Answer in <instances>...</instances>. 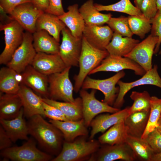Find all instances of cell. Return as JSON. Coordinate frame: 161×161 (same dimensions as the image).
Masks as SVG:
<instances>
[{
	"mask_svg": "<svg viewBox=\"0 0 161 161\" xmlns=\"http://www.w3.org/2000/svg\"><path fill=\"white\" fill-rule=\"evenodd\" d=\"M143 0H134L135 6L139 9Z\"/></svg>",
	"mask_w": 161,
	"mask_h": 161,
	"instance_id": "obj_48",
	"label": "cell"
},
{
	"mask_svg": "<svg viewBox=\"0 0 161 161\" xmlns=\"http://www.w3.org/2000/svg\"><path fill=\"white\" fill-rule=\"evenodd\" d=\"M22 84L43 96L49 98L48 76L38 72L31 65L22 73Z\"/></svg>",
	"mask_w": 161,
	"mask_h": 161,
	"instance_id": "obj_20",
	"label": "cell"
},
{
	"mask_svg": "<svg viewBox=\"0 0 161 161\" xmlns=\"http://www.w3.org/2000/svg\"><path fill=\"white\" fill-rule=\"evenodd\" d=\"M161 115V98L151 96L150 109L145 129L141 137L145 139L150 132L156 129Z\"/></svg>",
	"mask_w": 161,
	"mask_h": 161,
	"instance_id": "obj_34",
	"label": "cell"
},
{
	"mask_svg": "<svg viewBox=\"0 0 161 161\" xmlns=\"http://www.w3.org/2000/svg\"><path fill=\"white\" fill-rule=\"evenodd\" d=\"M29 2H31V0H0V8L10 15L18 5Z\"/></svg>",
	"mask_w": 161,
	"mask_h": 161,
	"instance_id": "obj_43",
	"label": "cell"
},
{
	"mask_svg": "<svg viewBox=\"0 0 161 161\" xmlns=\"http://www.w3.org/2000/svg\"><path fill=\"white\" fill-rule=\"evenodd\" d=\"M102 145L91 156L89 161H113L121 160L134 161L136 160L132 149L126 143L113 145Z\"/></svg>",
	"mask_w": 161,
	"mask_h": 161,
	"instance_id": "obj_13",
	"label": "cell"
},
{
	"mask_svg": "<svg viewBox=\"0 0 161 161\" xmlns=\"http://www.w3.org/2000/svg\"><path fill=\"white\" fill-rule=\"evenodd\" d=\"M33 42L32 33L27 31L24 32L21 44L14 52L7 66L21 74L31 65L37 53Z\"/></svg>",
	"mask_w": 161,
	"mask_h": 161,
	"instance_id": "obj_9",
	"label": "cell"
},
{
	"mask_svg": "<svg viewBox=\"0 0 161 161\" xmlns=\"http://www.w3.org/2000/svg\"><path fill=\"white\" fill-rule=\"evenodd\" d=\"M151 161H161V153L154 154L151 158Z\"/></svg>",
	"mask_w": 161,
	"mask_h": 161,
	"instance_id": "obj_47",
	"label": "cell"
},
{
	"mask_svg": "<svg viewBox=\"0 0 161 161\" xmlns=\"http://www.w3.org/2000/svg\"><path fill=\"white\" fill-rule=\"evenodd\" d=\"M128 18L129 27L132 32L141 38H144L145 35L151 30V21L143 14L129 16Z\"/></svg>",
	"mask_w": 161,
	"mask_h": 161,
	"instance_id": "obj_36",
	"label": "cell"
},
{
	"mask_svg": "<svg viewBox=\"0 0 161 161\" xmlns=\"http://www.w3.org/2000/svg\"><path fill=\"white\" fill-rule=\"evenodd\" d=\"M125 74L123 70L110 77L101 80L93 79L87 76L81 88L84 89H92L100 91L104 96L102 101L113 106L119 91V87H116V85Z\"/></svg>",
	"mask_w": 161,
	"mask_h": 161,
	"instance_id": "obj_7",
	"label": "cell"
},
{
	"mask_svg": "<svg viewBox=\"0 0 161 161\" xmlns=\"http://www.w3.org/2000/svg\"><path fill=\"white\" fill-rule=\"evenodd\" d=\"M41 98L44 102L59 109L69 120L77 121L83 118L82 102L80 97L75 98L72 102H61L49 98Z\"/></svg>",
	"mask_w": 161,
	"mask_h": 161,
	"instance_id": "obj_24",
	"label": "cell"
},
{
	"mask_svg": "<svg viewBox=\"0 0 161 161\" xmlns=\"http://www.w3.org/2000/svg\"><path fill=\"white\" fill-rule=\"evenodd\" d=\"M17 94L22 101L24 117L28 119L37 115L46 117L41 97L34 93L31 89L21 84Z\"/></svg>",
	"mask_w": 161,
	"mask_h": 161,
	"instance_id": "obj_16",
	"label": "cell"
},
{
	"mask_svg": "<svg viewBox=\"0 0 161 161\" xmlns=\"http://www.w3.org/2000/svg\"><path fill=\"white\" fill-rule=\"evenodd\" d=\"M67 9V12L58 16V18L64 23L74 36L82 38L86 25L79 11L78 4H76L70 5Z\"/></svg>",
	"mask_w": 161,
	"mask_h": 161,
	"instance_id": "obj_23",
	"label": "cell"
},
{
	"mask_svg": "<svg viewBox=\"0 0 161 161\" xmlns=\"http://www.w3.org/2000/svg\"><path fill=\"white\" fill-rule=\"evenodd\" d=\"M107 24L114 32L123 36L132 37L133 35L129 27L128 17H112Z\"/></svg>",
	"mask_w": 161,
	"mask_h": 161,
	"instance_id": "obj_38",
	"label": "cell"
},
{
	"mask_svg": "<svg viewBox=\"0 0 161 161\" xmlns=\"http://www.w3.org/2000/svg\"><path fill=\"white\" fill-rule=\"evenodd\" d=\"M158 54L159 55H161V47L159 51L158 52Z\"/></svg>",
	"mask_w": 161,
	"mask_h": 161,
	"instance_id": "obj_51",
	"label": "cell"
},
{
	"mask_svg": "<svg viewBox=\"0 0 161 161\" xmlns=\"http://www.w3.org/2000/svg\"><path fill=\"white\" fill-rule=\"evenodd\" d=\"M158 10L161 9V0H156Z\"/></svg>",
	"mask_w": 161,
	"mask_h": 161,
	"instance_id": "obj_50",
	"label": "cell"
},
{
	"mask_svg": "<svg viewBox=\"0 0 161 161\" xmlns=\"http://www.w3.org/2000/svg\"><path fill=\"white\" fill-rule=\"evenodd\" d=\"M44 12L35 6L31 2L24 3L16 7L10 14L26 31L33 33L35 31L36 21Z\"/></svg>",
	"mask_w": 161,
	"mask_h": 161,
	"instance_id": "obj_15",
	"label": "cell"
},
{
	"mask_svg": "<svg viewBox=\"0 0 161 161\" xmlns=\"http://www.w3.org/2000/svg\"><path fill=\"white\" fill-rule=\"evenodd\" d=\"M31 65L37 70L47 76L61 72L67 67L59 54L37 52Z\"/></svg>",
	"mask_w": 161,
	"mask_h": 161,
	"instance_id": "obj_17",
	"label": "cell"
},
{
	"mask_svg": "<svg viewBox=\"0 0 161 161\" xmlns=\"http://www.w3.org/2000/svg\"><path fill=\"white\" fill-rule=\"evenodd\" d=\"M62 37L58 54L66 67L78 66L82 47V38L74 36L69 29L61 32Z\"/></svg>",
	"mask_w": 161,
	"mask_h": 161,
	"instance_id": "obj_10",
	"label": "cell"
},
{
	"mask_svg": "<svg viewBox=\"0 0 161 161\" xmlns=\"http://www.w3.org/2000/svg\"><path fill=\"white\" fill-rule=\"evenodd\" d=\"M31 2L38 9L45 12L49 4V0H31Z\"/></svg>",
	"mask_w": 161,
	"mask_h": 161,
	"instance_id": "obj_46",
	"label": "cell"
},
{
	"mask_svg": "<svg viewBox=\"0 0 161 161\" xmlns=\"http://www.w3.org/2000/svg\"><path fill=\"white\" fill-rule=\"evenodd\" d=\"M96 92V90L94 89L90 93L84 89L79 91L82 102L83 118L88 127L98 115L106 112L113 113L120 110L97 99L95 96Z\"/></svg>",
	"mask_w": 161,
	"mask_h": 161,
	"instance_id": "obj_8",
	"label": "cell"
},
{
	"mask_svg": "<svg viewBox=\"0 0 161 161\" xmlns=\"http://www.w3.org/2000/svg\"><path fill=\"white\" fill-rule=\"evenodd\" d=\"M126 143L131 148L136 160L151 161L154 153L145 139L128 135Z\"/></svg>",
	"mask_w": 161,
	"mask_h": 161,
	"instance_id": "obj_32",
	"label": "cell"
},
{
	"mask_svg": "<svg viewBox=\"0 0 161 161\" xmlns=\"http://www.w3.org/2000/svg\"><path fill=\"white\" fill-rule=\"evenodd\" d=\"M17 73L8 67H2L0 70V90L3 93L17 94L20 87Z\"/></svg>",
	"mask_w": 161,
	"mask_h": 161,
	"instance_id": "obj_33",
	"label": "cell"
},
{
	"mask_svg": "<svg viewBox=\"0 0 161 161\" xmlns=\"http://www.w3.org/2000/svg\"><path fill=\"white\" fill-rule=\"evenodd\" d=\"M158 70L157 65H154L151 69L137 80L130 82H125L120 80L117 83L119 87V92L113 106L120 109L125 102V95L134 87L143 85H152L161 89V78Z\"/></svg>",
	"mask_w": 161,
	"mask_h": 161,
	"instance_id": "obj_11",
	"label": "cell"
},
{
	"mask_svg": "<svg viewBox=\"0 0 161 161\" xmlns=\"http://www.w3.org/2000/svg\"><path fill=\"white\" fill-rule=\"evenodd\" d=\"M0 154L3 158L15 161H48L53 159L52 155L37 148L32 138L20 146H11L1 151Z\"/></svg>",
	"mask_w": 161,
	"mask_h": 161,
	"instance_id": "obj_4",
	"label": "cell"
},
{
	"mask_svg": "<svg viewBox=\"0 0 161 161\" xmlns=\"http://www.w3.org/2000/svg\"><path fill=\"white\" fill-rule=\"evenodd\" d=\"M23 108L16 118L9 120L0 119V125L4 129L13 142L19 140L29 138L28 127L24 118Z\"/></svg>",
	"mask_w": 161,
	"mask_h": 161,
	"instance_id": "obj_22",
	"label": "cell"
},
{
	"mask_svg": "<svg viewBox=\"0 0 161 161\" xmlns=\"http://www.w3.org/2000/svg\"><path fill=\"white\" fill-rule=\"evenodd\" d=\"M154 154L161 153V133L156 128L145 139Z\"/></svg>",
	"mask_w": 161,
	"mask_h": 161,
	"instance_id": "obj_40",
	"label": "cell"
},
{
	"mask_svg": "<svg viewBox=\"0 0 161 161\" xmlns=\"http://www.w3.org/2000/svg\"><path fill=\"white\" fill-rule=\"evenodd\" d=\"M49 122L57 127L63 134L64 141L72 142L80 136H87L88 127L83 118L77 121H60L50 120Z\"/></svg>",
	"mask_w": 161,
	"mask_h": 161,
	"instance_id": "obj_21",
	"label": "cell"
},
{
	"mask_svg": "<svg viewBox=\"0 0 161 161\" xmlns=\"http://www.w3.org/2000/svg\"><path fill=\"white\" fill-rule=\"evenodd\" d=\"M158 40L157 36L151 34L142 41L139 42L124 57L135 61L146 72L153 67L152 57Z\"/></svg>",
	"mask_w": 161,
	"mask_h": 161,
	"instance_id": "obj_12",
	"label": "cell"
},
{
	"mask_svg": "<svg viewBox=\"0 0 161 161\" xmlns=\"http://www.w3.org/2000/svg\"><path fill=\"white\" fill-rule=\"evenodd\" d=\"M128 135L124 120L113 125L100 136L98 141L101 145H113L126 143Z\"/></svg>",
	"mask_w": 161,
	"mask_h": 161,
	"instance_id": "obj_31",
	"label": "cell"
},
{
	"mask_svg": "<svg viewBox=\"0 0 161 161\" xmlns=\"http://www.w3.org/2000/svg\"><path fill=\"white\" fill-rule=\"evenodd\" d=\"M86 137H78L72 142L64 140L61 152L51 161H89L91 156L98 151L101 144L98 140L92 139L87 141Z\"/></svg>",
	"mask_w": 161,
	"mask_h": 161,
	"instance_id": "obj_3",
	"label": "cell"
},
{
	"mask_svg": "<svg viewBox=\"0 0 161 161\" xmlns=\"http://www.w3.org/2000/svg\"><path fill=\"white\" fill-rule=\"evenodd\" d=\"M151 34L158 38L154 52V54H156L159 52L161 44V9L157 10L155 16L151 20Z\"/></svg>",
	"mask_w": 161,
	"mask_h": 161,
	"instance_id": "obj_39",
	"label": "cell"
},
{
	"mask_svg": "<svg viewBox=\"0 0 161 161\" xmlns=\"http://www.w3.org/2000/svg\"><path fill=\"white\" fill-rule=\"evenodd\" d=\"M86 26H101L107 23L112 17L111 13L103 14L95 6L93 0H88L79 8Z\"/></svg>",
	"mask_w": 161,
	"mask_h": 161,
	"instance_id": "obj_29",
	"label": "cell"
},
{
	"mask_svg": "<svg viewBox=\"0 0 161 161\" xmlns=\"http://www.w3.org/2000/svg\"><path fill=\"white\" fill-rule=\"evenodd\" d=\"M66 26L58 16L44 12L37 20L35 31L45 30L59 42L60 32Z\"/></svg>",
	"mask_w": 161,
	"mask_h": 161,
	"instance_id": "obj_27",
	"label": "cell"
},
{
	"mask_svg": "<svg viewBox=\"0 0 161 161\" xmlns=\"http://www.w3.org/2000/svg\"><path fill=\"white\" fill-rule=\"evenodd\" d=\"M139 42V40L132 37H123L120 34L114 32L106 49L110 55L124 57L130 53Z\"/></svg>",
	"mask_w": 161,
	"mask_h": 161,
	"instance_id": "obj_26",
	"label": "cell"
},
{
	"mask_svg": "<svg viewBox=\"0 0 161 161\" xmlns=\"http://www.w3.org/2000/svg\"><path fill=\"white\" fill-rule=\"evenodd\" d=\"M49 6L45 12L58 16L63 15L64 11L62 4V0H49Z\"/></svg>",
	"mask_w": 161,
	"mask_h": 161,
	"instance_id": "obj_44",
	"label": "cell"
},
{
	"mask_svg": "<svg viewBox=\"0 0 161 161\" xmlns=\"http://www.w3.org/2000/svg\"><path fill=\"white\" fill-rule=\"evenodd\" d=\"M151 97L146 91L142 92H132L130 97L133 103L132 105L129 107V114L137 112L149 111Z\"/></svg>",
	"mask_w": 161,
	"mask_h": 161,
	"instance_id": "obj_37",
	"label": "cell"
},
{
	"mask_svg": "<svg viewBox=\"0 0 161 161\" xmlns=\"http://www.w3.org/2000/svg\"><path fill=\"white\" fill-rule=\"evenodd\" d=\"M33 47L37 52L58 54L60 45L52 36L44 30L35 31L33 33Z\"/></svg>",
	"mask_w": 161,
	"mask_h": 161,
	"instance_id": "obj_28",
	"label": "cell"
},
{
	"mask_svg": "<svg viewBox=\"0 0 161 161\" xmlns=\"http://www.w3.org/2000/svg\"><path fill=\"white\" fill-rule=\"evenodd\" d=\"M129 115V107L110 114H99L92 121L90 126L91 128L90 139H93L99 132L104 133L113 125L124 119Z\"/></svg>",
	"mask_w": 161,
	"mask_h": 161,
	"instance_id": "obj_18",
	"label": "cell"
},
{
	"mask_svg": "<svg viewBox=\"0 0 161 161\" xmlns=\"http://www.w3.org/2000/svg\"><path fill=\"white\" fill-rule=\"evenodd\" d=\"M113 34V31L108 25H86L83 36L94 47L101 50H106Z\"/></svg>",
	"mask_w": 161,
	"mask_h": 161,
	"instance_id": "obj_19",
	"label": "cell"
},
{
	"mask_svg": "<svg viewBox=\"0 0 161 161\" xmlns=\"http://www.w3.org/2000/svg\"><path fill=\"white\" fill-rule=\"evenodd\" d=\"M27 122L29 134L46 152L57 156L61 152L64 140L61 132L40 115L32 116Z\"/></svg>",
	"mask_w": 161,
	"mask_h": 161,
	"instance_id": "obj_1",
	"label": "cell"
},
{
	"mask_svg": "<svg viewBox=\"0 0 161 161\" xmlns=\"http://www.w3.org/2000/svg\"><path fill=\"white\" fill-rule=\"evenodd\" d=\"M140 9L143 14L151 21L158 10L156 0H143Z\"/></svg>",
	"mask_w": 161,
	"mask_h": 161,
	"instance_id": "obj_41",
	"label": "cell"
},
{
	"mask_svg": "<svg viewBox=\"0 0 161 161\" xmlns=\"http://www.w3.org/2000/svg\"><path fill=\"white\" fill-rule=\"evenodd\" d=\"M97 9L99 11H112L121 12L129 16L140 15L143 14L140 9L134 6L130 0H120L114 4L103 5L94 4Z\"/></svg>",
	"mask_w": 161,
	"mask_h": 161,
	"instance_id": "obj_35",
	"label": "cell"
},
{
	"mask_svg": "<svg viewBox=\"0 0 161 161\" xmlns=\"http://www.w3.org/2000/svg\"><path fill=\"white\" fill-rule=\"evenodd\" d=\"M149 112L150 111L135 112L124 119L128 135L141 137L146 127Z\"/></svg>",
	"mask_w": 161,
	"mask_h": 161,
	"instance_id": "obj_30",
	"label": "cell"
},
{
	"mask_svg": "<svg viewBox=\"0 0 161 161\" xmlns=\"http://www.w3.org/2000/svg\"><path fill=\"white\" fill-rule=\"evenodd\" d=\"M13 142L7 133L0 125V150L1 151L12 146Z\"/></svg>",
	"mask_w": 161,
	"mask_h": 161,
	"instance_id": "obj_45",
	"label": "cell"
},
{
	"mask_svg": "<svg viewBox=\"0 0 161 161\" xmlns=\"http://www.w3.org/2000/svg\"><path fill=\"white\" fill-rule=\"evenodd\" d=\"M109 55L106 50H101L94 47L83 36L82 49L78 63L79 72L74 77L75 92L80 91L83 81L90 72Z\"/></svg>",
	"mask_w": 161,
	"mask_h": 161,
	"instance_id": "obj_2",
	"label": "cell"
},
{
	"mask_svg": "<svg viewBox=\"0 0 161 161\" xmlns=\"http://www.w3.org/2000/svg\"><path fill=\"white\" fill-rule=\"evenodd\" d=\"M124 69L132 70L136 75L139 76H142L146 72L136 62L128 58L109 55L89 75L100 72L117 73Z\"/></svg>",
	"mask_w": 161,
	"mask_h": 161,
	"instance_id": "obj_14",
	"label": "cell"
},
{
	"mask_svg": "<svg viewBox=\"0 0 161 161\" xmlns=\"http://www.w3.org/2000/svg\"><path fill=\"white\" fill-rule=\"evenodd\" d=\"M71 67H67L61 72L48 76L49 98L66 102L74 101L75 99L73 96L74 87L69 78Z\"/></svg>",
	"mask_w": 161,
	"mask_h": 161,
	"instance_id": "obj_5",
	"label": "cell"
},
{
	"mask_svg": "<svg viewBox=\"0 0 161 161\" xmlns=\"http://www.w3.org/2000/svg\"><path fill=\"white\" fill-rule=\"evenodd\" d=\"M42 104L45 117L49 118L50 120L60 121L69 120L66 118L63 113L58 109L43 100Z\"/></svg>",
	"mask_w": 161,
	"mask_h": 161,
	"instance_id": "obj_42",
	"label": "cell"
},
{
	"mask_svg": "<svg viewBox=\"0 0 161 161\" xmlns=\"http://www.w3.org/2000/svg\"><path fill=\"white\" fill-rule=\"evenodd\" d=\"M1 93L0 119L9 120L16 118L22 108L20 97L17 94Z\"/></svg>",
	"mask_w": 161,
	"mask_h": 161,
	"instance_id": "obj_25",
	"label": "cell"
},
{
	"mask_svg": "<svg viewBox=\"0 0 161 161\" xmlns=\"http://www.w3.org/2000/svg\"><path fill=\"white\" fill-rule=\"evenodd\" d=\"M0 31H4L5 46L0 55V64H7L14 52L21 44L24 33V28L16 20L1 23Z\"/></svg>",
	"mask_w": 161,
	"mask_h": 161,
	"instance_id": "obj_6",
	"label": "cell"
},
{
	"mask_svg": "<svg viewBox=\"0 0 161 161\" xmlns=\"http://www.w3.org/2000/svg\"><path fill=\"white\" fill-rule=\"evenodd\" d=\"M157 129L161 133V115L158 121Z\"/></svg>",
	"mask_w": 161,
	"mask_h": 161,
	"instance_id": "obj_49",
	"label": "cell"
}]
</instances>
